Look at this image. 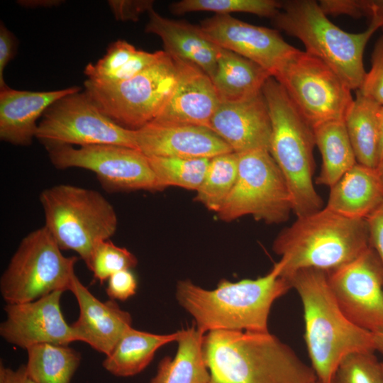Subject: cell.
<instances>
[{
    "instance_id": "obj_1",
    "label": "cell",
    "mask_w": 383,
    "mask_h": 383,
    "mask_svg": "<svg viewBox=\"0 0 383 383\" xmlns=\"http://www.w3.org/2000/svg\"><path fill=\"white\" fill-rule=\"evenodd\" d=\"M202 351L208 383H314L316 376L287 344L269 331H212Z\"/></svg>"
},
{
    "instance_id": "obj_2",
    "label": "cell",
    "mask_w": 383,
    "mask_h": 383,
    "mask_svg": "<svg viewBox=\"0 0 383 383\" xmlns=\"http://www.w3.org/2000/svg\"><path fill=\"white\" fill-rule=\"evenodd\" d=\"M281 270L279 261L263 277L235 282L223 279L212 290L190 280L180 281L176 297L203 334L218 330L268 332L273 303L292 289L280 276Z\"/></svg>"
},
{
    "instance_id": "obj_3",
    "label": "cell",
    "mask_w": 383,
    "mask_h": 383,
    "mask_svg": "<svg viewBox=\"0 0 383 383\" xmlns=\"http://www.w3.org/2000/svg\"><path fill=\"white\" fill-rule=\"evenodd\" d=\"M287 281L303 305L305 342L320 383H331L338 365L348 355L375 350L373 333L353 323L340 309L326 271L301 270Z\"/></svg>"
},
{
    "instance_id": "obj_4",
    "label": "cell",
    "mask_w": 383,
    "mask_h": 383,
    "mask_svg": "<svg viewBox=\"0 0 383 383\" xmlns=\"http://www.w3.org/2000/svg\"><path fill=\"white\" fill-rule=\"evenodd\" d=\"M369 246L365 219L348 218L325 206L297 217L277 235L272 249L281 257L280 276L287 280L301 270L329 272L336 269L356 258Z\"/></svg>"
},
{
    "instance_id": "obj_5",
    "label": "cell",
    "mask_w": 383,
    "mask_h": 383,
    "mask_svg": "<svg viewBox=\"0 0 383 383\" xmlns=\"http://www.w3.org/2000/svg\"><path fill=\"white\" fill-rule=\"evenodd\" d=\"M272 123L270 152L288 187L292 212L302 217L323 208L313 182L315 170L313 127L294 106L284 88L270 77L262 87Z\"/></svg>"
},
{
    "instance_id": "obj_6",
    "label": "cell",
    "mask_w": 383,
    "mask_h": 383,
    "mask_svg": "<svg viewBox=\"0 0 383 383\" xmlns=\"http://www.w3.org/2000/svg\"><path fill=\"white\" fill-rule=\"evenodd\" d=\"M272 19L277 28L300 40L306 52L326 63L351 90L360 88L367 74L365 48L376 30L383 27L381 21L372 18L365 31L348 33L330 21L313 0L282 1L281 9Z\"/></svg>"
},
{
    "instance_id": "obj_7",
    "label": "cell",
    "mask_w": 383,
    "mask_h": 383,
    "mask_svg": "<svg viewBox=\"0 0 383 383\" xmlns=\"http://www.w3.org/2000/svg\"><path fill=\"white\" fill-rule=\"evenodd\" d=\"M39 199L44 226L61 250L76 252L87 266L96 244L117 230L113 206L96 190L61 184L43 190Z\"/></svg>"
},
{
    "instance_id": "obj_8",
    "label": "cell",
    "mask_w": 383,
    "mask_h": 383,
    "mask_svg": "<svg viewBox=\"0 0 383 383\" xmlns=\"http://www.w3.org/2000/svg\"><path fill=\"white\" fill-rule=\"evenodd\" d=\"M177 70L167 53L135 77L101 85L88 79L84 91L99 110L118 125L138 130L152 122L173 94Z\"/></svg>"
},
{
    "instance_id": "obj_9",
    "label": "cell",
    "mask_w": 383,
    "mask_h": 383,
    "mask_svg": "<svg viewBox=\"0 0 383 383\" xmlns=\"http://www.w3.org/2000/svg\"><path fill=\"white\" fill-rule=\"evenodd\" d=\"M77 257H65L43 226L21 241L0 281L6 304L35 301L56 291L69 290Z\"/></svg>"
},
{
    "instance_id": "obj_10",
    "label": "cell",
    "mask_w": 383,
    "mask_h": 383,
    "mask_svg": "<svg viewBox=\"0 0 383 383\" xmlns=\"http://www.w3.org/2000/svg\"><path fill=\"white\" fill-rule=\"evenodd\" d=\"M237 155L236 181L218 218L231 221L252 216L267 224L287 221L292 211L291 195L270 152L255 150Z\"/></svg>"
},
{
    "instance_id": "obj_11",
    "label": "cell",
    "mask_w": 383,
    "mask_h": 383,
    "mask_svg": "<svg viewBox=\"0 0 383 383\" xmlns=\"http://www.w3.org/2000/svg\"><path fill=\"white\" fill-rule=\"evenodd\" d=\"M273 77L312 127L344 120L354 99L351 89L331 67L299 49Z\"/></svg>"
},
{
    "instance_id": "obj_12",
    "label": "cell",
    "mask_w": 383,
    "mask_h": 383,
    "mask_svg": "<svg viewBox=\"0 0 383 383\" xmlns=\"http://www.w3.org/2000/svg\"><path fill=\"white\" fill-rule=\"evenodd\" d=\"M35 138L43 144L78 147L109 144L137 149L135 131L113 121L81 90L48 108L38 123Z\"/></svg>"
},
{
    "instance_id": "obj_13",
    "label": "cell",
    "mask_w": 383,
    "mask_h": 383,
    "mask_svg": "<svg viewBox=\"0 0 383 383\" xmlns=\"http://www.w3.org/2000/svg\"><path fill=\"white\" fill-rule=\"evenodd\" d=\"M43 145L57 169L90 170L109 192L160 190L148 157L137 149L109 144L77 148L65 144Z\"/></svg>"
},
{
    "instance_id": "obj_14",
    "label": "cell",
    "mask_w": 383,
    "mask_h": 383,
    "mask_svg": "<svg viewBox=\"0 0 383 383\" xmlns=\"http://www.w3.org/2000/svg\"><path fill=\"white\" fill-rule=\"evenodd\" d=\"M327 274L332 294L349 320L372 333L383 330V271L370 245Z\"/></svg>"
},
{
    "instance_id": "obj_15",
    "label": "cell",
    "mask_w": 383,
    "mask_h": 383,
    "mask_svg": "<svg viewBox=\"0 0 383 383\" xmlns=\"http://www.w3.org/2000/svg\"><path fill=\"white\" fill-rule=\"evenodd\" d=\"M199 26L218 47L255 62L272 77L298 50L278 30L245 23L230 14H216Z\"/></svg>"
},
{
    "instance_id": "obj_16",
    "label": "cell",
    "mask_w": 383,
    "mask_h": 383,
    "mask_svg": "<svg viewBox=\"0 0 383 383\" xmlns=\"http://www.w3.org/2000/svg\"><path fill=\"white\" fill-rule=\"evenodd\" d=\"M62 291H56L33 301L6 304V318L0 326L1 335L9 343L28 349L50 343L67 345L77 341L60 309Z\"/></svg>"
},
{
    "instance_id": "obj_17",
    "label": "cell",
    "mask_w": 383,
    "mask_h": 383,
    "mask_svg": "<svg viewBox=\"0 0 383 383\" xmlns=\"http://www.w3.org/2000/svg\"><path fill=\"white\" fill-rule=\"evenodd\" d=\"M209 129L234 152H270L272 123L262 91L243 101L220 102L211 118Z\"/></svg>"
},
{
    "instance_id": "obj_18",
    "label": "cell",
    "mask_w": 383,
    "mask_h": 383,
    "mask_svg": "<svg viewBox=\"0 0 383 383\" xmlns=\"http://www.w3.org/2000/svg\"><path fill=\"white\" fill-rule=\"evenodd\" d=\"M172 57L177 70V83L167 104L152 122L209 128L211 118L221 102L212 79L197 65Z\"/></svg>"
},
{
    "instance_id": "obj_19",
    "label": "cell",
    "mask_w": 383,
    "mask_h": 383,
    "mask_svg": "<svg viewBox=\"0 0 383 383\" xmlns=\"http://www.w3.org/2000/svg\"><path fill=\"white\" fill-rule=\"evenodd\" d=\"M135 132L137 150L147 157L212 158L233 152L205 127L151 122Z\"/></svg>"
},
{
    "instance_id": "obj_20",
    "label": "cell",
    "mask_w": 383,
    "mask_h": 383,
    "mask_svg": "<svg viewBox=\"0 0 383 383\" xmlns=\"http://www.w3.org/2000/svg\"><path fill=\"white\" fill-rule=\"evenodd\" d=\"M79 307L78 319L71 325L77 340L98 352L109 355L122 335L131 327V314L113 299L102 302L73 274L70 285Z\"/></svg>"
},
{
    "instance_id": "obj_21",
    "label": "cell",
    "mask_w": 383,
    "mask_h": 383,
    "mask_svg": "<svg viewBox=\"0 0 383 383\" xmlns=\"http://www.w3.org/2000/svg\"><path fill=\"white\" fill-rule=\"evenodd\" d=\"M79 87L48 91L0 88V139L14 145H30L38 128L37 121L62 97L80 91Z\"/></svg>"
},
{
    "instance_id": "obj_22",
    "label": "cell",
    "mask_w": 383,
    "mask_h": 383,
    "mask_svg": "<svg viewBox=\"0 0 383 383\" xmlns=\"http://www.w3.org/2000/svg\"><path fill=\"white\" fill-rule=\"evenodd\" d=\"M148 14L145 31L162 40L166 53L197 65L211 79L213 77L220 47L204 34L199 26L167 18L154 9Z\"/></svg>"
},
{
    "instance_id": "obj_23",
    "label": "cell",
    "mask_w": 383,
    "mask_h": 383,
    "mask_svg": "<svg viewBox=\"0 0 383 383\" xmlns=\"http://www.w3.org/2000/svg\"><path fill=\"white\" fill-rule=\"evenodd\" d=\"M382 204L379 170L357 162L330 187L326 207L348 218L366 219Z\"/></svg>"
},
{
    "instance_id": "obj_24",
    "label": "cell",
    "mask_w": 383,
    "mask_h": 383,
    "mask_svg": "<svg viewBox=\"0 0 383 383\" xmlns=\"http://www.w3.org/2000/svg\"><path fill=\"white\" fill-rule=\"evenodd\" d=\"M270 77L255 62L220 48L211 79L221 102H236L260 94Z\"/></svg>"
},
{
    "instance_id": "obj_25",
    "label": "cell",
    "mask_w": 383,
    "mask_h": 383,
    "mask_svg": "<svg viewBox=\"0 0 383 383\" xmlns=\"http://www.w3.org/2000/svg\"><path fill=\"white\" fill-rule=\"evenodd\" d=\"M204 335L196 326L180 330L174 357L161 360L150 383H208L210 374L202 351Z\"/></svg>"
},
{
    "instance_id": "obj_26",
    "label": "cell",
    "mask_w": 383,
    "mask_h": 383,
    "mask_svg": "<svg viewBox=\"0 0 383 383\" xmlns=\"http://www.w3.org/2000/svg\"><path fill=\"white\" fill-rule=\"evenodd\" d=\"M165 53L164 50L146 52L118 40L109 45L102 58L94 64L89 63L84 73L88 80L97 84H117L138 74Z\"/></svg>"
},
{
    "instance_id": "obj_27",
    "label": "cell",
    "mask_w": 383,
    "mask_h": 383,
    "mask_svg": "<svg viewBox=\"0 0 383 383\" xmlns=\"http://www.w3.org/2000/svg\"><path fill=\"white\" fill-rule=\"evenodd\" d=\"M179 331L170 334H154L132 327L122 335L103 362L104 367L118 377H130L142 372L162 346L177 341Z\"/></svg>"
},
{
    "instance_id": "obj_28",
    "label": "cell",
    "mask_w": 383,
    "mask_h": 383,
    "mask_svg": "<svg viewBox=\"0 0 383 383\" xmlns=\"http://www.w3.org/2000/svg\"><path fill=\"white\" fill-rule=\"evenodd\" d=\"M315 144L322 158L316 183L332 187L357 162L344 120H332L313 127Z\"/></svg>"
},
{
    "instance_id": "obj_29",
    "label": "cell",
    "mask_w": 383,
    "mask_h": 383,
    "mask_svg": "<svg viewBox=\"0 0 383 383\" xmlns=\"http://www.w3.org/2000/svg\"><path fill=\"white\" fill-rule=\"evenodd\" d=\"M356 96L344 118L347 132L357 162L377 168L379 128L377 102L356 90Z\"/></svg>"
},
{
    "instance_id": "obj_30",
    "label": "cell",
    "mask_w": 383,
    "mask_h": 383,
    "mask_svg": "<svg viewBox=\"0 0 383 383\" xmlns=\"http://www.w3.org/2000/svg\"><path fill=\"white\" fill-rule=\"evenodd\" d=\"M27 372L35 383H70L80 363V354L68 345L50 343L27 349Z\"/></svg>"
},
{
    "instance_id": "obj_31",
    "label": "cell",
    "mask_w": 383,
    "mask_h": 383,
    "mask_svg": "<svg viewBox=\"0 0 383 383\" xmlns=\"http://www.w3.org/2000/svg\"><path fill=\"white\" fill-rule=\"evenodd\" d=\"M238 165V155L234 152L211 158L204 179L196 190V201L217 213L234 187Z\"/></svg>"
},
{
    "instance_id": "obj_32",
    "label": "cell",
    "mask_w": 383,
    "mask_h": 383,
    "mask_svg": "<svg viewBox=\"0 0 383 383\" xmlns=\"http://www.w3.org/2000/svg\"><path fill=\"white\" fill-rule=\"evenodd\" d=\"M160 190L177 186L196 190L201 184L211 158L148 157Z\"/></svg>"
},
{
    "instance_id": "obj_33",
    "label": "cell",
    "mask_w": 383,
    "mask_h": 383,
    "mask_svg": "<svg viewBox=\"0 0 383 383\" xmlns=\"http://www.w3.org/2000/svg\"><path fill=\"white\" fill-rule=\"evenodd\" d=\"M281 6L282 1L274 0H182L170 4V10L176 15L194 11H212L216 14L245 12L273 18Z\"/></svg>"
},
{
    "instance_id": "obj_34",
    "label": "cell",
    "mask_w": 383,
    "mask_h": 383,
    "mask_svg": "<svg viewBox=\"0 0 383 383\" xmlns=\"http://www.w3.org/2000/svg\"><path fill=\"white\" fill-rule=\"evenodd\" d=\"M331 383H383L382 362L374 352L350 354L338 365Z\"/></svg>"
},
{
    "instance_id": "obj_35",
    "label": "cell",
    "mask_w": 383,
    "mask_h": 383,
    "mask_svg": "<svg viewBox=\"0 0 383 383\" xmlns=\"http://www.w3.org/2000/svg\"><path fill=\"white\" fill-rule=\"evenodd\" d=\"M137 263V258L128 250L105 240L94 246L87 267L93 272L94 277L103 283L113 274L131 270Z\"/></svg>"
},
{
    "instance_id": "obj_36",
    "label": "cell",
    "mask_w": 383,
    "mask_h": 383,
    "mask_svg": "<svg viewBox=\"0 0 383 383\" xmlns=\"http://www.w3.org/2000/svg\"><path fill=\"white\" fill-rule=\"evenodd\" d=\"M371 69L359 90L364 96L383 105V35L376 41L371 57Z\"/></svg>"
},
{
    "instance_id": "obj_37",
    "label": "cell",
    "mask_w": 383,
    "mask_h": 383,
    "mask_svg": "<svg viewBox=\"0 0 383 383\" xmlns=\"http://www.w3.org/2000/svg\"><path fill=\"white\" fill-rule=\"evenodd\" d=\"M151 0H111L108 4L117 21H137L145 12L153 9Z\"/></svg>"
},
{
    "instance_id": "obj_38",
    "label": "cell",
    "mask_w": 383,
    "mask_h": 383,
    "mask_svg": "<svg viewBox=\"0 0 383 383\" xmlns=\"http://www.w3.org/2000/svg\"><path fill=\"white\" fill-rule=\"evenodd\" d=\"M137 289V280L131 270L113 274L108 279L106 293L111 299L125 301L133 296Z\"/></svg>"
},
{
    "instance_id": "obj_39",
    "label": "cell",
    "mask_w": 383,
    "mask_h": 383,
    "mask_svg": "<svg viewBox=\"0 0 383 383\" xmlns=\"http://www.w3.org/2000/svg\"><path fill=\"white\" fill-rule=\"evenodd\" d=\"M365 220L368 226L370 245L377 255L383 271V204Z\"/></svg>"
},
{
    "instance_id": "obj_40",
    "label": "cell",
    "mask_w": 383,
    "mask_h": 383,
    "mask_svg": "<svg viewBox=\"0 0 383 383\" xmlns=\"http://www.w3.org/2000/svg\"><path fill=\"white\" fill-rule=\"evenodd\" d=\"M17 48L14 35L1 21L0 25V88L6 86L4 72L7 64L13 58Z\"/></svg>"
},
{
    "instance_id": "obj_41",
    "label": "cell",
    "mask_w": 383,
    "mask_h": 383,
    "mask_svg": "<svg viewBox=\"0 0 383 383\" xmlns=\"http://www.w3.org/2000/svg\"><path fill=\"white\" fill-rule=\"evenodd\" d=\"M318 4L326 15L345 14L357 18L362 16L359 0H323Z\"/></svg>"
},
{
    "instance_id": "obj_42",
    "label": "cell",
    "mask_w": 383,
    "mask_h": 383,
    "mask_svg": "<svg viewBox=\"0 0 383 383\" xmlns=\"http://www.w3.org/2000/svg\"><path fill=\"white\" fill-rule=\"evenodd\" d=\"M0 383H35L28 375L26 365H21L17 370L6 367L1 364Z\"/></svg>"
},
{
    "instance_id": "obj_43",
    "label": "cell",
    "mask_w": 383,
    "mask_h": 383,
    "mask_svg": "<svg viewBox=\"0 0 383 383\" xmlns=\"http://www.w3.org/2000/svg\"><path fill=\"white\" fill-rule=\"evenodd\" d=\"M359 2L362 16H370L383 23V0H360Z\"/></svg>"
},
{
    "instance_id": "obj_44",
    "label": "cell",
    "mask_w": 383,
    "mask_h": 383,
    "mask_svg": "<svg viewBox=\"0 0 383 383\" xmlns=\"http://www.w3.org/2000/svg\"><path fill=\"white\" fill-rule=\"evenodd\" d=\"M18 4L25 8L52 7L59 6L64 1L61 0H19Z\"/></svg>"
},
{
    "instance_id": "obj_45",
    "label": "cell",
    "mask_w": 383,
    "mask_h": 383,
    "mask_svg": "<svg viewBox=\"0 0 383 383\" xmlns=\"http://www.w3.org/2000/svg\"><path fill=\"white\" fill-rule=\"evenodd\" d=\"M379 128V160L377 167L383 163V105L380 106L377 112Z\"/></svg>"
},
{
    "instance_id": "obj_46",
    "label": "cell",
    "mask_w": 383,
    "mask_h": 383,
    "mask_svg": "<svg viewBox=\"0 0 383 383\" xmlns=\"http://www.w3.org/2000/svg\"><path fill=\"white\" fill-rule=\"evenodd\" d=\"M375 350L383 354V330L372 333Z\"/></svg>"
},
{
    "instance_id": "obj_47",
    "label": "cell",
    "mask_w": 383,
    "mask_h": 383,
    "mask_svg": "<svg viewBox=\"0 0 383 383\" xmlns=\"http://www.w3.org/2000/svg\"><path fill=\"white\" fill-rule=\"evenodd\" d=\"M377 169L379 170L382 182H383V163L381 165H379Z\"/></svg>"
},
{
    "instance_id": "obj_48",
    "label": "cell",
    "mask_w": 383,
    "mask_h": 383,
    "mask_svg": "<svg viewBox=\"0 0 383 383\" xmlns=\"http://www.w3.org/2000/svg\"><path fill=\"white\" fill-rule=\"evenodd\" d=\"M314 383H320L318 380H316Z\"/></svg>"
},
{
    "instance_id": "obj_49",
    "label": "cell",
    "mask_w": 383,
    "mask_h": 383,
    "mask_svg": "<svg viewBox=\"0 0 383 383\" xmlns=\"http://www.w3.org/2000/svg\"><path fill=\"white\" fill-rule=\"evenodd\" d=\"M382 370H383V362H382Z\"/></svg>"
}]
</instances>
